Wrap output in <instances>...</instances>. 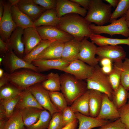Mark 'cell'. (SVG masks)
I'll use <instances>...</instances> for the list:
<instances>
[{
	"label": "cell",
	"mask_w": 129,
	"mask_h": 129,
	"mask_svg": "<svg viewBox=\"0 0 129 129\" xmlns=\"http://www.w3.org/2000/svg\"><path fill=\"white\" fill-rule=\"evenodd\" d=\"M9 83L0 88V100L14 97L19 95L22 91Z\"/></svg>",
	"instance_id": "74e56055"
},
{
	"label": "cell",
	"mask_w": 129,
	"mask_h": 129,
	"mask_svg": "<svg viewBox=\"0 0 129 129\" xmlns=\"http://www.w3.org/2000/svg\"><path fill=\"white\" fill-rule=\"evenodd\" d=\"M24 29L17 27L11 34L8 44L10 50L18 57L22 59L25 56V47L22 40Z\"/></svg>",
	"instance_id": "ac0fdd59"
},
{
	"label": "cell",
	"mask_w": 129,
	"mask_h": 129,
	"mask_svg": "<svg viewBox=\"0 0 129 129\" xmlns=\"http://www.w3.org/2000/svg\"><path fill=\"white\" fill-rule=\"evenodd\" d=\"M20 98V94L14 98L0 100V105L2 106L5 110L6 118H9L12 114Z\"/></svg>",
	"instance_id": "f35d334b"
},
{
	"label": "cell",
	"mask_w": 129,
	"mask_h": 129,
	"mask_svg": "<svg viewBox=\"0 0 129 129\" xmlns=\"http://www.w3.org/2000/svg\"><path fill=\"white\" fill-rule=\"evenodd\" d=\"M102 99L101 107L97 118L106 120H116L119 118L120 115L118 109L108 95L102 93Z\"/></svg>",
	"instance_id": "9a60e30c"
},
{
	"label": "cell",
	"mask_w": 129,
	"mask_h": 129,
	"mask_svg": "<svg viewBox=\"0 0 129 129\" xmlns=\"http://www.w3.org/2000/svg\"><path fill=\"white\" fill-rule=\"evenodd\" d=\"M3 129H27L22 118L21 110H16L6 121Z\"/></svg>",
	"instance_id": "1f68e13d"
},
{
	"label": "cell",
	"mask_w": 129,
	"mask_h": 129,
	"mask_svg": "<svg viewBox=\"0 0 129 129\" xmlns=\"http://www.w3.org/2000/svg\"><path fill=\"white\" fill-rule=\"evenodd\" d=\"M55 40H42L27 55L25 56L22 59L29 63H32L37 57L51 43Z\"/></svg>",
	"instance_id": "836d02e7"
},
{
	"label": "cell",
	"mask_w": 129,
	"mask_h": 129,
	"mask_svg": "<svg viewBox=\"0 0 129 129\" xmlns=\"http://www.w3.org/2000/svg\"><path fill=\"white\" fill-rule=\"evenodd\" d=\"M94 68L77 59L70 63L63 71L73 75L77 79L86 80L91 75Z\"/></svg>",
	"instance_id": "4fadbf2b"
},
{
	"label": "cell",
	"mask_w": 129,
	"mask_h": 129,
	"mask_svg": "<svg viewBox=\"0 0 129 129\" xmlns=\"http://www.w3.org/2000/svg\"><path fill=\"white\" fill-rule=\"evenodd\" d=\"M129 9V0H119L116 9L111 14L109 22L111 23L125 15Z\"/></svg>",
	"instance_id": "8d00e7d4"
},
{
	"label": "cell",
	"mask_w": 129,
	"mask_h": 129,
	"mask_svg": "<svg viewBox=\"0 0 129 129\" xmlns=\"http://www.w3.org/2000/svg\"><path fill=\"white\" fill-rule=\"evenodd\" d=\"M128 91L121 84L117 89L114 91L112 101L118 109L127 103Z\"/></svg>",
	"instance_id": "d6a6232c"
},
{
	"label": "cell",
	"mask_w": 129,
	"mask_h": 129,
	"mask_svg": "<svg viewBox=\"0 0 129 129\" xmlns=\"http://www.w3.org/2000/svg\"><path fill=\"white\" fill-rule=\"evenodd\" d=\"M10 50L8 43L0 38V57L3 56Z\"/></svg>",
	"instance_id": "bcb514c9"
},
{
	"label": "cell",
	"mask_w": 129,
	"mask_h": 129,
	"mask_svg": "<svg viewBox=\"0 0 129 129\" xmlns=\"http://www.w3.org/2000/svg\"><path fill=\"white\" fill-rule=\"evenodd\" d=\"M78 121L76 119L64 126L61 129H76Z\"/></svg>",
	"instance_id": "681fc988"
},
{
	"label": "cell",
	"mask_w": 129,
	"mask_h": 129,
	"mask_svg": "<svg viewBox=\"0 0 129 129\" xmlns=\"http://www.w3.org/2000/svg\"><path fill=\"white\" fill-rule=\"evenodd\" d=\"M41 85L49 92L59 91L61 86L60 76L58 73L51 72L47 75V79L42 82Z\"/></svg>",
	"instance_id": "f546056e"
},
{
	"label": "cell",
	"mask_w": 129,
	"mask_h": 129,
	"mask_svg": "<svg viewBox=\"0 0 129 129\" xmlns=\"http://www.w3.org/2000/svg\"><path fill=\"white\" fill-rule=\"evenodd\" d=\"M36 28L42 40H55L65 43L74 38L72 36L57 27L41 26Z\"/></svg>",
	"instance_id": "30bf717a"
},
{
	"label": "cell",
	"mask_w": 129,
	"mask_h": 129,
	"mask_svg": "<svg viewBox=\"0 0 129 129\" xmlns=\"http://www.w3.org/2000/svg\"><path fill=\"white\" fill-rule=\"evenodd\" d=\"M89 90L76 99L70 106L75 113H80L83 115L90 116L89 103Z\"/></svg>",
	"instance_id": "83f0119b"
},
{
	"label": "cell",
	"mask_w": 129,
	"mask_h": 129,
	"mask_svg": "<svg viewBox=\"0 0 129 129\" xmlns=\"http://www.w3.org/2000/svg\"><path fill=\"white\" fill-rule=\"evenodd\" d=\"M98 129H126L124 124L119 118L100 127Z\"/></svg>",
	"instance_id": "ee69618b"
},
{
	"label": "cell",
	"mask_w": 129,
	"mask_h": 129,
	"mask_svg": "<svg viewBox=\"0 0 129 129\" xmlns=\"http://www.w3.org/2000/svg\"><path fill=\"white\" fill-rule=\"evenodd\" d=\"M20 96V99L15 107L16 110H21L29 107L36 108L42 110L44 109L32 94L29 88L22 91Z\"/></svg>",
	"instance_id": "cb8c5ba5"
},
{
	"label": "cell",
	"mask_w": 129,
	"mask_h": 129,
	"mask_svg": "<svg viewBox=\"0 0 129 129\" xmlns=\"http://www.w3.org/2000/svg\"><path fill=\"white\" fill-rule=\"evenodd\" d=\"M29 89L39 104L48 111L52 116L54 113L60 112L54 105L51 100L49 91L44 89L40 83L30 86Z\"/></svg>",
	"instance_id": "9c48e42d"
},
{
	"label": "cell",
	"mask_w": 129,
	"mask_h": 129,
	"mask_svg": "<svg viewBox=\"0 0 129 129\" xmlns=\"http://www.w3.org/2000/svg\"><path fill=\"white\" fill-rule=\"evenodd\" d=\"M91 24L78 14L70 13L59 18L57 27L81 41L85 38H89L92 33L89 27Z\"/></svg>",
	"instance_id": "6da1fadb"
},
{
	"label": "cell",
	"mask_w": 129,
	"mask_h": 129,
	"mask_svg": "<svg viewBox=\"0 0 129 129\" xmlns=\"http://www.w3.org/2000/svg\"><path fill=\"white\" fill-rule=\"evenodd\" d=\"M123 63L122 61L114 62L111 71L107 75L114 91L117 89L120 84Z\"/></svg>",
	"instance_id": "4dcf8cb0"
},
{
	"label": "cell",
	"mask_w": 129,
	"mask_h": 129,
	"mask_svg": "<svg viewBox=\"0 0 129 129\" xmlns=\"http://www.w3.org/2000/svg\"><path fill=\"white\" fill-rule=\"evenodd\" d=\"M70 63L62 58L46 60H35L32 63L37 67L40 72H44L52 69L63 71Z\"/></svg>",
	"instance_id": "e0dca14e"
},
{
	"label": "cell",
	"mask_w": 129,
	"mask_h": 129,
	"mask_svg": "<svg viewBox=\"0 0 129 129\" xmlns=\"http://www.w3.org/2000/svg\"><path fill=\"white\" fill-rule=\"evenodd\" d=\"M21 110L24 125L27 128L37 121L43 110L36 108L29 107Z\"/></svg>",
	"instance_id": "f1b7e54d"
},
{
	"label": "cell",
	"mask_w": 129,
	"mask_h": 129,
	"mask_svg": "<svg viewBox=\"0 0 129 129\" xmlns=\"http://www.w3.org/2000/svg\"><path fill=\"white\" fill-rule=\"evenodd\" d=\"M17 5L33 22L46 10L35 3L33 0H20Z\"/></svg>",
	"instance_id": "2e32d148"
},
{
	"label": "cell",
	"mask_w": 129,
	"mask_h": 129,
	"mask_svg": "<svg viewBox=\"0 0 129 129\" xmlns=\"http://www.w3.org/2000/svg\"><path fill=\"white\" fill-rule=\"evenodd\" d=\"M64 127L61 112H57L52 116L47 129H61Z\"/></svg>",
	"instance_id": "60d3db41"
},
{
	"label": "cell",
	"mask_w": 129,
	"mask_h": 129,
	"mask_svg": "<svg viewBox=\"0 0 129 129\" xmlns=\"http://www.w3.org/2000/svg\"><path fill=\"white\" fill-rule=\"evenodd\" d=\"M52 117L48 111L45 109L43 110L37 121L27 129H47Z\"/></svg>",
	"instance_id": "d590c367"
},
{
	"label": "cell",
	"mask_w": 129,
	"mask_h": 129,
	"mask_svg": "<svg viewBox=\"0 0 129 129\" xmlns=\"http://www.w3.org/2000/svg\"><path fill=\"white\" fill-rule=\"evenodd\" d=\"M112 7L115 8L117 6L119 2V0H105Z\"/></svg>",
	"instance_id": "f5cc1de1"
},
{
	"label": "cell",
	"mask_w": 129,
	"mask_h": 129,
	"mask_svg": "<svg viewBox=\"0 0 129 129\" xmlns=\"http://www.w3.org/2000/svg\"><path fill=\"white\" fill-rule=\"evenodd\" d=\"M76 3L86 10L89 9L91 0H70Z\"/></svg>",
	"instance_id": "7dc6e473"
},
{
	"label": "cell",
	"mask_w": 129,
	"mask_h": 129,
	"mask_svg": "<svg viewBox=\"0 0 129 129\" xmlns=\"http://www.w3.org/2000/svg\"><path fill=\"white\" fill-rule=\"evenodd\" d=\"M9 2L11 3L12 6L17 5L20 0H9Z\"/></svg>",
	"instance_id": "9f6ffc18"
},
{
	"label": "cell",
	"mask_w": 129,
	"mask_h": 129,
	"mask_svg": "<svg viewBox=\"0 0 129 129\" xmlns=\"http://www.w3.org/2000/svg\"><path fill=\"white\" fill-rule=\"evenodd\" d=\"M126 20L127 21H129V9L125 15Z\"/></svg>",
	"instance_id": "6f0895ef"
},
{
	"label": "cell",
	"mask_w": 129,
	"mask_h": 129,
	"mask_svg": "<svg viewBox=\"0 0 129 129\" xmlns=\"http://www.w3.org/2000/svg\"><path fill=\"white\" fill-rule=\"evenodd\" d=\"M59 20L56 8L46 10L34 23L36 28L41 26L57 27Z\"/></svg>",
	"instance_id": "603a6c76"
},
{
	"label": "cell",
	"mask_w": 129,
	"mask_h": 129,
	"mask_svg": "<svg viewBox=\"0 0 129 129\" xmlns=\"http://www.w3.org/2000/svg\"><path fill=\"white\" fill-rule=\"evenodd\" d=\"M49 94L52 103L60 112H62L68 106L67 101L62 92H49Z\"/></svg>",
	"instance_id": "e575fe53"
},
{
	"label": "cell",
	"mask_w": 129,
	"mask_h": 129,
	"mask_svg": "<svg viewBox=\"0 0 129 129\" xmlns=\"http://www.w3.org/2000/svg\"><path fill=\"white\" fill-rule=\"evenodd\" d=\"M97 57L100 61L102 58L108 59L114 62L122 61L126 58V53L120 45H105L97 47Z\"/></svg>",
	"instance_id": "7c38bea8"
},
{
	"label": "cell",
	"mask_w": 129,
	"mask_h": 129,
	"mask_svg": "<svg viewBox=\"0 0 129 129\" xmlns=\"http://www.w3.org/2000/svg\"><path fill=\"white\" fill-rule=\"evenodd\" d=\"M86 81L88 90H94L106 94L112 100L113 90L107 75L98 64L94 67L91 75Z\"/></svg>",
	"instance_id": "5b68a950"
},
{
	"label": "cell",
	"mask_w": 129,
	"mask_h": 129,
	"mask_svg": "<svg viewBox=\"0 0 129 129\" xmlns=\"http://www.w3.org/2000/svg\"><path fill=\"white\" fill-rule=\"evenodd\" d=\"M89 103L90 116L96 117L102 104V93L94 90H89Z\"/></svg>",
	"instance_id": "484cf974"
},
{
	"label": "cell",
	"mask_w": 129,
	"mask_h": 129,
	"mask_svg": "<svg viewBox=\"0 0 129 129\" xmlns=\"http://www.w3.org/2000/svg\"><path fill=\"white\" fill-rule=\"evenodd\" d=\"M123 62L120 84L129 91V59L126 58Z\"/></svg>",
	"instance_id": "ab89813d"
},
{
	"label": "cell",
	"mask_w": 129,
	"mask_h": 129,
	"mask_svg": "<svg viewBox=\"0 0 129 129\" xmlns=\"http://www.w3.org/2000/svg\"><path fill=\"white\" fill-rule=\"evenodd\" d=\"M89 38L91 42L99 46L105 45L117 46L124 44L129 46V37L124 39L111 38L92 33Z\"/></svg>",
	"instance_id": "4316f807"
},
{
	"label": "cell",
	"mask_w": 129,
	"mask_h": 129,
	"mask_svg": "<svg viewBox=\"0 0 129 129\" xmlns=\"http://www.w3.org/2000/svg\"><path fill=\"white\" fill-rule=\"evenodd\" d=\"M112 6L102 0H91L85 19L98 26H102L109 22Z\"/></svg>",
	"instance_id": "277c9868"
},
{
	"label": "cell",
	"mask_w": 129,
	"mask_h": 129,
	"mask_svg": "<svg viewBox=\"0 0 129 129\" xmlns=\"http://www.w3.org/2000/svg\"><path fill=\"white\" fill-rule=\"evenodd\" d=\"M79 123L78 129H91L100 127L110 121L106 120L99 119L97 117L87 116L79 113H75Z\"/></svg>",
	"instance_id": "7402d4cb"
},
{
	"label": "cell",
	"mask_w": 129,
	"mask_h": 129,
	"mask_svg": "<svg viewBox=\"0 0 129 129\" xmlns=\"http://www.w3.org/2000/svg\"><path fill=\"white\" fill-rule=\"evenodd\" d=\"M4 0H0V20L1 19L4 13Z\"/></svg>",
	"instance_id": "db71d44e"
},
{
	"label": "cell",
	"mask_w": 129,
	"mask_h": 129,
	"mask_svg": "<svg viewBox=\"0 0 129 129\" xmlns=\"http://www.w3.org/2000/svg\"><path fill=\"white\" fill-rule=\"evenodd\" d=\"M81 42L74 38L64 43L61 58L70 63L78 59Z\"/></svg>",
	"instance_id": "44dd1931"
},
{
	"label": "cell",
	"mask_w": 129,
	"mask_h": 129,
	"mask_svg": "<svg viewBox=\"0 0 129 129\" xmlns=\"http://www.w3.org/2000/svg\"><path fill=\"white\" fill-rule=\"evenodd\" d=\"M64 43L55 41L51 43L35 60H46L61 58Z\"/></svg>",
	"instance_id": "ffe728a7"
},
{
	"label": "cell",
	"mask_w": 129,
	"mask_h": 129,
	"mask_svg": "<svg viewBox=\"0 0 129 129\" xmlns=\"http://www.w3.org/2000/svg\"><path fill=\"white\" fill-rule=\"evenodd\" d=\"M42 40L36 27H30L24 29L22 40L25 47V56L29 53Z\"/></svg>",
	"instance_id": "d6986e66"
},
{
	"label": "cell",
	"mask_w": 129,
	"mask_h": 129,
	"mask_svg": "<svg viewBox=\"0 0 129 129\" xmlns=\"http://www.w3.org/2000/svg\"><path fill=\"white\" fill-rule=\"evenodd\" d=\"M101 68L102 71L107 75L111 72L113 68L112 65H111L102 66Z\"/></svg>",
	"instance_id": "816d5d0a"
},
{
	"label": "cell",
	"mask_w": 129,
	"mask_h": 129,
	"mask_svg": "<svg viewBox=\"0 0 129 129\" xmlns=\"http://www.w3.org/2000/svg\"><path fill=\"white\" fill-rule=\"evenodd\" d=\"M5 72H4L3 70L1 68H0V78L1 77L4 73Z\"/></svg>",
	"instance_id": "680465c9"
},
{
	"label": "cell",
	"mask_w": 129,
	"mask_h": 129,
	"mask_svg": "<svg viewBox=\"0 0 129 129\" xmlns=\"http://www.w3.org/2000/svg\"><path fill=\"white\" fill-rule=\"evenodd\" d=\"M11 10L13 20L17 27L24 29L29 27H35L33 22L19 10L17 5L12 6Z\"/></svg>",
	"instance_id": "d4e9b609"
},
{
	"label": "cell",
	"mask_w": 129,
	"mask_h": 129,
	"mask_svg": "<svg viewBox=\"0 0 129 129\" xmlns=\"http://www.w3.org/2000/svg\"><path fill=\"white\" fill-rule=\"evenodd\" d=\"M62 93L68 104L71 105L76 99L88 90L86 82L77 79L73 75L65 73L60 76Z\"/></svg>",
	"instance_id": "7a4b0ae2"
},
{
	"label": "cell",
	"mask_w": 129,
	"mask_h": 129,
	"mask_svg": "<svg viewBox=\"0 0 129 129\" xmlns=\"http://www.w3.org/2000/svg\"><path fill=\"white\" fill-rule=\"evenodd\" d=\"M7 120L5 119H0V129H3Z\"/></svg>",
	"instance_id": "11a10c76"
},
{
	"label": "cell",
	"mask_w": 129,
	"mask_h": 129,
	"mask_svg": "<svg viewBox=\"0 0 129 129\" xmlns=\"http://www.w3.org/2000/svg\"><path fill=\"white\" fill-rule=\"evenodd\" d=\"M7 73L9 82L22 91L47 79V75L28 69Z\"/></svg>",
	"instance_id": "3957f363"
},
{
	"label": "cell",
	"mask_w": 129,
	"mask_h": 129,
	"mask_svg": "<svg viewBox=\"0 0 129 129\" xmlns=\"http://www.w3.org/2000/svg\"><path fill=\"white\" fill-rule=\"evenodd\" d=\"M9 82L7 73L4 72L3 76L0 78V88L7 84Z\"/></svg>",
	"instance_id": "c3c4849f"
},
{
	"label": "cell",
	"mask_w": 129,
	"mask_h": 129,
	"mask_svg": "<svg viewBox=\"0 0 129 129\" xmlns=\"http://www.w3.org/2000/svg\"><path fill=\"white\" fill-rule=\"evenodd\" d=\"M2 57V64L7 73H11L21 68L28 69L39 72L37 67L18 57L11 50H10Z\"/></svg>",
	"instance_id": "52a82bcc"
},
{
	"label": "cell",
	"mask_w": 129,
	"mask_h": 129,
	"mask_svg": "<svg viewBox=\"0 0 129 129\" xmlns=\"http://www.w3.org/2000/svg\"><path fill=\"white\" fill-rule=\"evenodd\" d=\"M4 13L0 20V38L8 43L11 34L17 27L12 17L11 4L8 0L4 1Z\"/></svg>",
	"instance_id": "ba28073f"
},
{
	"label": "cell",
	"mask_w": 129,
	"mask_h": 129,
	"mask_svg": "<svg viewBox=\"0 0 129 129\" xmlns=\"http://www.w3.org/2000/svg\"><path fill=\"white\" fill-rule=\"evenodd\" d=\"M62 113L64 126L77 119L75 113L73 111L70 106H67Z\"/></svg>",
	"instance_id": "b9f144b4"
},
{
	"label": "cell",
	"mask_w": 129,
	"mask_h": 129,
	"mask_svg": "<svg viewBox=\"0 0 129 129\" xmlns=\"http://www.w3.org/2000/svg\"><path fill=\"white\" fill-rule=\"evenodd\" d=\"M36 4L46 10L56 8L57 0H33Z\"/></svg>",
	"instance_id": "f6af8a7d"
},
{
	"label": "cell",
	"mask_w": 129,
	"mask_h": 129,
	"mask_svg": "<svg viewBox=\"0 0 129 129\" xmlns=\"http://www.w3.org/2000/svg\"><path fill=\"white\" fill-rule=\"evenodd\" d=\"M128 101L127 102L128 104H129V91L128 92Z\"/></svg>",
	"instance_id": "94428289"
},
{
	"label": "cell",
	"mask_w": 129,
	"mask_h": 129,
	"mask_svg": "<svg viewBox=\"0 0 129 129\" xmlns=\"http://www.w3.org/2000/svg\"><path fill=\"white\" fill-rule=\"evenodd\" d=\"M128 26L129 28V21H127Z\"/></svg>",
	"instance_id": "6125c7cd"
},
{
	"label": "cell",
	"mask_w": 129,
	"mask_h": 129,
	"mask_svg": "<svg viewBox=\"0 0 129 129\" xmlns=\"http://www.w3.org/2000/svg\"><path fill=\"white\" fill-rule=\"evenodd\" d=\"M118 110L119 118L125 125L126 129H129V104H127Z\"/></svg>",
	"instance_id": "7bdbcfd3"
},
{
	"label": "cell",
	"mask_w": 129,
	"mask_h": 129,
	"mask_svg": "<svg viewBox=\"0 0 129 129\" xmlns=\"http://www.w3.org/2000/svg\"><path fill=\"white\" fill-rule=\"evenodd\" d=\"M100 62L102 66L112 65V62L110 59L106 58L102 59Z\"/></svg>",
	"instance_id": "f907efd6"
},
{
	"label": "cell",
	"mask_w": 129,
	"mask_h": 129,
	"mask_svg": "<svg viewBox=\"0 0 129 129\" xmlns=\"http://www.w3.org/2000/svg\"><path fill=\"white\" fill-rule=\"evenodd\" d=\"M87 39L85 38L81 42L78 59L94 67L100 62L99 60L95 57L97 47Z\"/></svg>",
	"instance_id": "8fae6325"
},
{
	"label": "cell",
	"mask_w": 129,
	"mask_h": 129,
	"mask_svg": "<svg viewBox=\"0 0 129 129\" xmlns=\"http://www.w3.org/2000/svg\"><path fill=\"white\" fill-rule=\"evenodd\" d=\"M3 61V58L2 57H0V64H2V63Z\"/></svg>",
	"instance_id": "91938a15"
},
{
	"label": "cell",
	"mask_w": 129,
	"mask_h": 129,
	"mask_svg": "<svg viewBox=\"0 0 129 129\" xmlns=\"http://www.w3.org/2000/svg\"><path fill=\"white\" fill-rule=\"evenodd\" d=\"M89 27L92 33L95 34H107L111 36L115 34H119L129 37V28L125 15L118 19L112 22L108 25L98 26L91 24Z\"/></svg>",
	"instance_id": "8992f818"
},
{
	"label": "cell",
	"mask_w": 129,
	"mask_h": 129,
	"mask_svg": "<svg viewBox=\"0 0 129 129\" xmlns=\"http://www.w3.org/2000/svg\"><path fill=\"white\" fill-rule=\"evenodd\" d=\"M56 9L58 16L59 18L70 13L77 14L84 17L87 12L86 9L70 0H57Z\"/></svg>",
	"instance_id": "5bb4252c"
}]
</instances>
